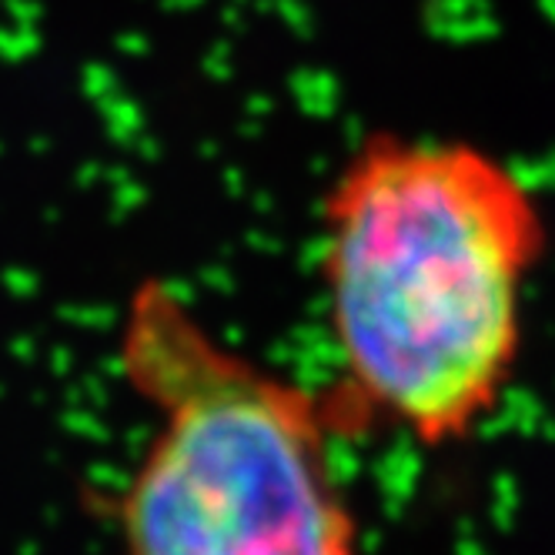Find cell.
<instances>
[{
	"mask_svg": "<svg viewBox=\"0 0 555 555\" xmlns=\"http://www.w3.org/2000/svg\"><path fill=\"white\" fill-rule=\"evenodd\" d=\"M548 228L532 188L468 141L375 134L322 202V288L348 425L422 449L472 439L519 369Z\"/></svg>",
	"mask_w": 555,
	"mask_h": 555,
	"instance_id": "1",
	"label": "cell"
},
{
	"mask_svg": "<svg viewBox=\"0 0 555 555\" xmlns=\"http://www.w3.org/2000/svg\"><path fill=\"white\" fill-rule=\"evenodd\" d=\"M117 369L154 431L117 495L125 555H362L319 395L221 341L157 278L131 292Z\"/></svg>",
	"mask_w": 555,
	"mask_h": 555,
	"instance_id": "2",
	"label": "cell"
}]
</instances>
